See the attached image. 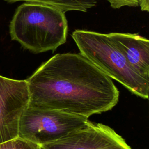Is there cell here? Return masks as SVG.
<instances>
[{
    "instance_id": "9c48e42d",
    "label": "cell",
    "mask_w": 149,
    "mask_h": 149,
    "mask_svg": "<svg viewBox=\"0 0 149 149\" xmlns=\"http://www.w3.org/2000/svg\"><path fill=\"white\" fill-rule=\"evenodd\" d=\"M0 149H42L41 146L17 137L0 144Z\"/></svg>"
},
{
    "instance_id": "52a82bcc",
    "label": "cell",
    "mask_w": 149,
    "mask_h": 149,
    "mask_svg": "<svg viewBox=\"0 0 149 149\" xmlns=\"http://www.w3.org/2000/svg\"><path fill=\"white\" fill-rule=\"evenodd\" d=\"M128 63L149 80V41L137 33H108Z\"/></svg>"
},
{
    "instance_id": "ba28073f",
    "label": "cell",
    "mask_w": 149,
    "mask_h": 149,
    "mask_svg": "<svg viewBox=\"0 0 149 149\" xmlns=\"http://www.w3.org/2000/svg\"><path fill=\"white\" fill-rule=\"evenodd\" d=\"M8 3L19 1L40 3L54 6L66 12L76 10L87 12L88 9L97 5L100 0H4Z\"/></svg>"
},
{
    "instance_id": "8fae6325",
    "label": "cell",
    "mask_w": 149,
    "mask_h": 149,
    "mask_svg": "<svg viewBox=\"0 0 149 149\" xmlns=\"http://www.w3.org/2000/svg\"><path fill=\"white\" fill-rule=\"evenodd\" d=\"M139 5H140L142 11L148 12L149 10V0H139Z\"/></svg>"
},
{
    "instance_id": "5b68a950",
    "label": "cell",
    "mask_w": 149,
    "mask_h": 149,
    "mask_svg": "<svg viewBox=\"0 0 149 149\" xmlns=\"http://www.w3.org/2000/svg\"><path fill=\"white\" fill-rule=\"evenodd\" d=\"M29 101L26 80L0 75V144L18 137L20 119Z\"/></svg>"
},
{
    "instance_id": "30bf717a",
    "label": "cell",
    "mask_w": 149,
    "mask_h": 149,
    "mask_svg": "<svg viewBox=\"0 0 149 149\" xmlns=\"http://www.w3.org/2000/svg\"><path fill=\"white\" fill-rule=\"evenodd\" d=\"M113 9H119L123 6L136 7L139 6V0H107Z\"/></svg>"
},
{
    "instance_id": "7a4b0ae2",
    "label": "cell",
    "mask_w": 149,
    "mask_h": 149,
    "mask_svg": "<svg viewBox=\"0 0 149 149\" xmlns=\"http://www.w3.org/2000/svg\"><path fill=\"white\" fill-rule=\"evenodd\" d=\"M68 29L65 12L34 2L19 6L9 24L11 39L34 54L55 51L66 42Z\"/></svg>"
},
{
    "instance_id": "277c9868",
    "label": "cell",
    "mask_w": 149,
    "mask_h": 149,
    "mask_svg": "<svg viewBox=\"0 0 149 149\" xmlns=\"http://www.w3.org/2000/svg\"><path fill=\"white\" fill-rule=\"evenodd\" d=\"M90 122L85 116L27 107L20 119L18 137L41 146L87 126Z\"/></svg>"
},
{
    "instance_id": "3957f363",
    "label": "cell",
    "mask_w": 149,
    "mask_h": 149,
    "mask_svg": "<svg viewBox=\"0 0 149 149\" xmlns=\"http://www.w3.org/2000/svg\"><path fill=\"white\" fill-rule=\"evenodd\" d=\"M72 37L80 53L105 74L136 95L148 98L149 80L131 67L109 34L77 29Z\"/></svg>"
},
{
    "instance_id": "6da1fadb",
    "label": "cell",
    "mask_w": 149,
    "mask_h": 149,
    "mask_svg": "<svg viewBox=\"0 0 149 149\" xmlns=\"http://www.w3.org/2000/svg\"><path fill=\"white\" fill-rule=\"evenodd\" d=\"M26 80L31 108L88 118L112 109L119 100L111 78L81 53L57 54Z\"/></svg>"
},
{
    "instance_id": "8992f818",
    "label": "cell",
    "mask_w": 149,
    "mask_h": 149,
    "mask_svg": "<svg viewBox=\"0 0 149 149\" xmlns=\"http://www.w3.org/2000/svg\"><path fill=\"white\" fill-rule=\"evenodd\" d=\"M42 149H132L125 140L108 126L90 122Z\"/></svg>"
}]
</instances>
